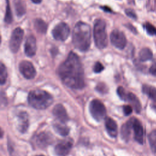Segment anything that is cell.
Segmentation results:
<instances>
[{
    "instance_id": "cell-13",
    "label": "cell",
    "mask_w": 156,
    "mask_h": 156,
    "mask_svg": "<svg viewBox=\"0 0 156 156\" xmlns=\"http://www.w3.org/2000/svg\"><path fill=\"white\" fill-rule=\"evenodd\" d=\"M52 113L58 121L65 123L68 120V116L66 109L64 106L60 104L54 106L52 110Z\"/></svg>"
},
{
    "instance_id": "cell-9",
    "label": "cell",
    "mask_w": 156,
    "mask_h": 156,
    "mask_svg": "<svg viewBox=\"0 0 156 156\" xmlns=\"http://www.w3.org/2000/svg\"><path fill=\"white\" fill-rule=\"evenodd\" d=\"M73 143V141L71 138H66L60 141L55 146V154L57 156H66L71 151Z\"/></svg>"
},
{
    "instance_id": "cell-6",
    "label": "cell",
    "mask_w": 156,
    "mask_h": 156,
    "mask_svg": "<svg viewBox=\"0 0 156 156\" xmlns=\"http://www.w3.org/2000/svg\"><path fill=\"white\" fill-rule=\"evenodd\" d=\"M24 31L20 27H16L13 30L9 42V48L11 51L16 53L19 50L23 38Z\"/></svg>"
},
{
    "instance_id": "cell-27",
    "label": "cell",
    "mask_w": 156,
    "mask_h": 156,
    "mask_svg": "<svg viewBox=\"0 0 156 156\" xmlns=\"http://www.w3.org/2000/svg\"><path fill=\"white\" fill-rule=\"evenodd\" d=\"M144 27L147 34L151 35H155L156 36V27L154 26L149 23H146L144 25Z\"/></svg>"
},
{
    "instance_id": "cell-38",
    "label": "cell",
    "mask_w": 156,
    "mask_h": 156,
    "mask_svg": "<svg viewBox=\"0 0 156 156\" xmlns=\"http://www.w3.org/2000/svg\"><path fill=\"white\" fill-rule=\"evenodd\" d=\"M37 156H44L43 155H37Z\"/></svg>"
},
{
    "instance_id": "cell-12",
    "label": "cell",
    "mask_w": 156,
    "mask_h": 156,
    "mask_svg": "<svg viewBox=\"0 0 156 156\" xmlns=\"http://www.w3.org/2000/svg\"><path fill=\"white\" fill-rule=\"evenodd\" d=\"M52 136L48 132H41L39 133L35 140V143L38 147L40 148H44L52 143Z\"/></svg>"
},
{
    "instance_id": "cell-15",
    "label": "cell",
    "mask_w": 156,
    "mask_h": 156,
    "mask_svg": "<svg viewBox=\"0 0 156 156\" xmlns=\"http://www.w3.org/2000/svg\"><path fill=\"white\" fill-rule=\"evenodd\" d=\"M105 126L108 135L111 137L115 138L118 134V126L116 122L110 117L105 119Z\"/></svg>"
},
{
    "instance_id": "cell-37",
    "label": "cell",
    "mask_w": 156,
    "mask_h": 156,
    "mask_svg": "<svg viewBox=\"0 0 156 156\" xmlns=\"http://www.w3.org/2000/svg\"><path fill=\"white\" fill-rule=\"evenodd\" d=\"M151 107H152V108L153 109H154V110L156 111V104H152V105H151Z\"/></svg>"
},
{
    "instance_id": "cell-1",
    "label": "cell",
    "mask_w": 156,
    "mask_h": 156,
    "mask_svg": "<svg viewBox=\"0 0 156 156\" xmlns=\"http://www.w3.org/2000/svg\"><path fill=\"white\" fill-rule=\"evenodd\" d=\"M57 72L62 82L68 87L78 90L85 87L82 64L74 52H69L67 58L59 66Z\"/></svg>"
},
{
    "instance_id": "cell-36",
    "label": "cell",
    "mask_w": 156,
    "mask_h": 156,
    "mask_svg": "<svg viewBox=\"0 0 156 156\" xmlns=\"http://www.w3.org/2000/svg\"><path fill=\"white\" fill-rule=\"evenodd\" d=\"M31 1L35 4H40L42 1V0H31Z\"/></svg>"
},
{
    "instance_id": "cell-7",
    "label": "cell",
    "mask_w": 156,
    "mask_h": 156,
    "mask_svg": "<svg viewBox=\"0 0 156 156\" xmlns=\"http://www.w3.org/2000/svg\"><path fill=\"white\" fill-rule=\"evenodd\" d=\"M53 37L58 41H65L69 34V27L65 23L62 22L57 24L52 31Z\"/></svg>"
},
{
    "instance_id": "cell-29",
    "label": "cell",
    "mask_w": 156,
    "mask_h": 156,
    "mask_svg": "<svg viewBox=\"0 0 156 156\" xmlns=\"http://www.w3.org/2000/svg\"><path fill=\"white\" fill-rule=\"evenodd\" d=\"M96 90L101 94H105L107 93L108 91V88L105 84L104 83H98L96 87Z\"/></svg>"
},
{
    "instance_id": "cell-5",
    "label": "cell",
    "mask_w": 156,
    "mask_h": 156,
    "mask_svg": "<svg viewBox=\"0 0 156 156\" xmlns=\"http://www.w3.org/2000/svg\"><path fill=\"white\" fill-rule=\"evenodd\" d=\"M90 112L97 121H102L106 115V108L104 104L98 99H93L89 105Z\"/></svg>"
},
{
    "instance_id": "cell-34",
    "label": "cell",
    "mask_w": 156,
    "mask_h": 156,
    "mask_svg": "<svg viewBox=\"0 0 156 156\" xmlns=\"http://www.w3.org/2000/svg\"><path fill=\"white\" fill-rule=\"evenodd\" d=\"M101 8L105 12H112V9L109 7H107V6H102L101 7Z\"/></svg>"
},
{
    "instance_id": "cell-33",
    "label": "cell",
    "mask_w": 156,
    "mask_h": 156,
    "mask_svg": "<svg viewBox=\"0 0 156 156\" xmlns=\"http://www.w3.org/2000/svg\"><path fill=\"white\" fill-rule=\"evenodd\" d=\"M150 73L156 77V63L153 64L149 68Z\"/></svg>"
},
{
    "instance_id": "cell-26",
    "label": "cell",
    "mask_w": 156,
    "mask_h": 156,
    "mask_svg": "<svg viewBox=\"0 0 156 156\" xmlns=\"http://www.w3.org/2000/svg\"><path fill=\"white\" fill-rule=\"evenodd\" d=\"M7 7L5 10V18H4V21L7 23H10L12 21V11L10 9V7L8 1H7Z\"/></svg>"
},
{
    "instance_id": "cell-8",
    "label": "cell",
    "mask_w": 156,
    "mask_h": 156,
    "mask_svg": "<svg viewBox=\"0 0 156 156\" xmlns=\"http://www.w3.org/2000/svg\"><path fill=\"white\" fill-rule=\"evenodd\" d=\"M110 38L112 43L116 48L122 49L125 48L127 43V40L122 32L118 29H115L111 32Z\"/></svg>"
},
{
    "instance_id": "cell-31",
    "label": "cell",
    "mask_w": 156,
    "mask_h": 156,
    "mask_svg": "<svg viewBox=\"0 0 156 156\" xmlns=\"http://www.w3.org/2000/svg\"><path fill=\"white\" fill-rule=\"evenodd\" d=\"M123 112L126 116L130 115L132 112V107L129 105L123 106Z\"/></svg>"
},
{
    "instance_id": "cell-32",
    "label": "cell",
    "mask_w": 156,
    "mask_h": 156,
    "mask_svg": "<svg viewBox=\"0 0 156 156\" xmlns=\"http://www.w3.org/2000/svg\"><path fill=\"white\" fill-rule=\"evenodd\" d=\"M126 14L130 18L133 19H136V15L135 14V12L132 9H126L125 10Z\"/></svg>"
},
{
    "instance_id": "cell-18",
    "label": "cell",
    "mask_w": 156,
    "mask_h": 156,
    "mask_svg": "<svg viewBox=\"0 0 156 156\" xmlns=\"http://www.w3.org/2000/svg\"><path fill=\"white\" fill-rule=\"evenodd\" d=\"M132 129V124L131 118L122 125L121 129V134L122 139L126 141H128Z\"/></svg>"
},
{
    "instance_id": "cell-35",
    "label": "cell",
    "mask_w": 156,
    "mask_h": 156,
    "mask_svg": "<svg viewBox=\"0 0 156 156\" xmlns=\"http://www.w3.org/2000/svg\"><path fill=\"white\" fill-rule=\"evenodd\" d=\"M127 27H128L132 32L136 33V30L135 29V28L133 26H132V25H130V24H128V25H127Z\"/></svg>"
},
{
    "instance_id": "cell-20",
    "label": "cell",
    "mask_w": 156,
    "mask_h": 156,
    "mask_svg": "<svg viewBox=\"0 0 156 156\" xmlns=\"http://www.w3.org/2000/svg\"><path fill=\"white\" fill-rule=\"evenodd\" d=\"M142 91L150 99L156 102V88L148 85H143Z\"/></svg>"
},
{
    "instance_id": "cell-23",
    "label": "cell",
    "mask_w": 156,
    "mask_h": 156,
    "mask_svg": "<svg viewBox=\"0 0 156 156\" xmlns=\"http://www.w3.org/2000/svg\"><path fill=\"white\" fill-rule=\"evenodd\" d=\"M34 26H35V29L38 32L41 34L46 33L47 30L48 26H47V24L41 19H37L35 21Z\"/></svg>"
},
{
    "instance_id": "cell-22",
    "label": "cell",
    "mask_w": 156,
    "mask_h": 156,
    "mask_svg": "<svg viewBox=\"0 0 156 156\" xmlns=\"http://www.w3.org/2000/svg\"><path fill=\"white\" fill-rule=\"evenodd\" d=\"M14 5L18 16H21L26 13L25 3L22 0H15Z\"/></svg>"
},
{
    "instance_id": "cell-28",
    "label": "cell",
    "mask_w": 156,
    "mask_h": 156,
    "mask_svg": "<svg viewBox=\"0 0 156 156\" xmlns=\"http://www.w3.org/2000/svg\"><path fill=\"white\" fill-rule=\"evenodd\" d=\"M117 94L119 96V97L124 101L127 100V93L126 92L124 88L122 87H119L117 88Z\"/></svg>"
},
{
    "instance_id": "cell-14",
    "label": "cell",
    "mask_w": 156,
    "mask_h": 156,
    "mask_svg": "<svg viewBox=\"0 0 156 156\" xmlns=\"http://www.w3.org/2000/svg\"><path fill=\"white\" fill-rule=\"evenodd\" d=\"M37 51L36 39L33 35L27 37L24 44V52L28 57L34 56Z\"/></svg>"
},
{
    "instance_id": "cell-16",
    "label": "cell",
    "mask_w": 156,
    "mask_h": 156,
    "mask_svg": "<svg viewBox=\"0 0 156 156\" xmlns=\"http://www.w3.org/2000/svg\"><path fill=\"white\" fill-rule=\"evenodd\" d=\"M18 119L19 130L22 133L26 132L29 126V118L27 113L25 112H20L18 116Z\"/></svg>"
},
{
    "instance_id": "cell-21",
    "label": "cell",
    "mask_w": 156,
    "mask_h": 156,
    "mask_svg": "<svg viewBox=\"0 0 156 156\" xmlns=\"http://www.w3.org/2000/svg\"><path fill=\"white\" fill-rule=\"evenodd\" d=\"M153 57L152 51L147 48H143L139 52V59L141 62H146L151 60Z\"/></svg>"
},
{
    "instance_id": "cell-17",
    "label": "cell",
    "mask_w": 156,
    "mask_h": 156,
    "mask_svg": "<svg viewBox=\"0 0 156 156\" xmlns=\"http://www.w3.org/2000/svg\"><path fill=\"white\" fill-rule=\"evenodd\" d=\"M127 101L130 103V104L133 107L134 110L137 113H140L141 110V104L140 100L135 94L132 93H128L126 101Z\"/></svg>"
},
{
    "instance_id": "cell-19",
    "label": "cell",
    "mask_w": 156,
    "mask_h": 156,
    "mask_svg": "<svg viewBox=\"0 0 156 156\" xmlns=\"http://www.w3.org/2000/svg\"><path fill=\"white\" fill-rule=\"evenodd\" d=\"M54 129L58 134L62 136H66L68 135L69 129L67 127V126L64 122H62L60 121L55 122L53 124Z\"/></svg>"
},
{
    "instance_id": "cell-30",
    "label": "cell",
    "mask_w": 156,
    "mask_h": 156,
    "mask_svg": "<svg viewBox=\"0 0 156 156\" xmlns=\"http://www.w3.org/2000/svg\"><path fill=\"white\" fill-rule=\"evenodd\" d=\"M104 68V66L99 62H97L93 66V71L96 73H99L102 71Z\"/></svg>"
},
{
    "instance_id": "cell-2",
    "label": "cell",
    "mask_w": 156,
    "mask_h": 156,
    "mask_svg": "<svg viewBox=\"0 0 156 156\" xmlns=\"http://www.w3.org/2000/svg\"><path fill=\"white\" fill-rule=\"evenodd\" d=\"M73 43L78 50L87 51L90 46L91 30L89 24L79 21L74 26L73 32Z\"/></svg>"
},
{
    "instance_id": "cell-4",
    "label": "cell",
    "mask_w": 156,
    "mask_h": 156,
    "mask_svg": "<svg viewBox=\"0 0 156 156\" xmlns=\"http://www.w3.org/2000/svg\"><path fill=\"white\" fill-rule=\"evenodd\" d=\"M93 37L94 43L99 49L106 48L108 43L106 32V24L104 20L98 19L94 22L93 28Z\"/></svg>"
},
{
    "instance_id": "cell-25",
    "label": "cell",
    "mask_w": 156,
    "mask_h": 156,
    "mask_svg": "<svg viewBox=\"0 0 156 156\" xmlns=\"http://www.w3.org/2000/svg\"><path fill=\"white\" fill-rule=\"evenodd\" d=\"M7 77V71L5 65L1 62L0 65V82L1 85H3L5 83Z\"/></svg>"
},
{
    "instance_id": "cell-10",
    "label": "cell",
    "mask_w": 156,
    "mask_h": 156,
    "mask_svg": "<svg viewBox=\"0 0 156 156\" xmlns=\"http://www.w3.org/2000/svg\"><path fill=\"white\" fill-rule=\"evenodd\" d=\"M19 69L22 75L27 79H32L36 75V70L32 63L27 60H23L19 64Z\"/></svg>"
},
{
    "instance_id": "cell-11",
    "label": "cell",
    "mask_w": 156,
    "mask_h": 156,
    "mask_svg": "<svg viewBox=\"0 0 156 156\" xmlns=\"http://www.w3.org/2000/svg\"><path fill=\"white\" fill-rule=\"evenodd\" d=\"M132 129L134 132V138L136 141H137L139 144H143L144 143V129L140 122V121L135 118H132Z\"/></svg>"
},
{
    "instance_id": "cell-24",
    "label": "cell",
    "mask_w": 156,
    "mask_h": 156,
    "mask_svg": "<svg viewBox=\"0 0 156 156\" xmlns=\"http://www.w3.org/2000/svg\"><path fill=\"white\" fill-rule=\"evenodd\" d=\"M148 140L152 151L156 153V130H152L149 134Z\"/></svg>"
},
{
    "instance_id": "cell-3",
    "label": "cell",
    "mask_w": 156,
    "mask_h": 156,
    "mask_svg": "<svg viewBox=\"0 0 156 156\" xmlns=\"http://www.w3.org/2000/svg\"><path fill=\"white\" fill-rule=\"evenodd\" d=\"M27 101L32 107L43 110L50 106L53 102L52 96L47 91L42 90H34L29 92Z\"/></svg>"
}]
</instances>
